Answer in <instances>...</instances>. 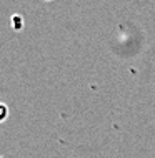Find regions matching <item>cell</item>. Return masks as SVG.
I'll return each mask as SVG.
<instances>
[{"instance_id":"cell-1","label":"cell","mask_w":155,"mask_h":158,"mask_svg":"<svg viewBox=\"0 0 155 158\" xmlns=\"http://www.w3.org/2000/svg\"><path fill=\"white\" fill-rule=\"evenodd\" d=\"M7 118H8V106H7L5 103H2V102H0V123L5 122Z\"/></svg>"}]
</instances>
